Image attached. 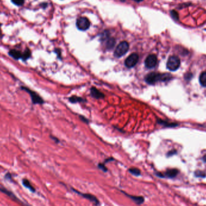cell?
<instances>
[{
    "label": "cell",
    "mask_w": 206,
    "mask_h": 206,
    "mask_svg": "<svg viewBox=\"0 0 206 206\" xmlns=\"http://www.w3.org/2000/svg\"><path fill=\"white\" fill-rule=\"evenodd\" d=\"M173 76L168 73L159 74L151 72L145 77V81L149 84H154L158 81H167L171 80Z\"/></svg>",
    "instance_id": "1"
},
{
    "label": "cell",
    "mask_w": 206,
    "mask_h": 206,
    "mask_svg": "<svg viewBox=\"0 0 206 206\" xmlns=\"http://www.w3.org/2000/svg\"><path fill=\"white\" fill-rule=\"evenodd\" d=\"M129 43L127 41H122L118 44L114 51V55L117 58H120L124 55L128 51Z\"/></svg>",
    "instance_id": "2"
},
{
    "label": "cell",
    "mask_w": 206,
    "mask_h": 206,
    "mask_svg": "<svg viewBox=\"0 0 206 206\" xmlns=\"http://www.w3.org/2000/svg\"><path fill=\"white\" fill-rule=\"evenodd\" d=\"M71 190L78 194V195L82 197L83 198H84V199H86L87 200H89V201H90L91 203H92L93 204V205L95 206H100V200L97 198L96 196H95L94 195H92L91 194H88V193H83L81 192L80 191H78L75 189H74L73 188H71Z\"/></svg>",
    "instance_id": "3"
},
{
    "label": "cell",
    "mask_w": 206,
    "mask_h": 206,
    "mask_svg": "<svg viewBox=\"0 0 206 206\" xmlns=\"http://www.w3.org/2000/svg\"><path fill=\"white\" fill-rule=\"evenodd\" d=\"M21 89L23 90H25L30 95L33 104H43L44 103L43 100L34 91L24 86H21Z\"/></svg>",
    "instance_id": "4"
},
{
    "label": "cell",
    "mask_w": 206,
    "mask_h": 206,
    "mask_svg": "<svg viewBox=\"0 0 206 206\" xmlns=\"http://www.w3.org/2000/svg\"><path fill=\"white\" fill-rule=\"evenodd\" d=\"M180 66V60L176 55L170 56L168 60L166 66L167 68L171 71H177Z\"/></svg>",
    "instance_id": "5"
},
{
    "label": "cell",
    "mask_w": 206,
    "mask_h": 206,
    "mask_svg": "<svg viewBox=\"0 0 206 206\" xmlns=\"http://www.w3.org/2000/svg\"><path fill=\"white\" fill-rule=\"evenodd\" d=\"M179 174V170L177 169H168L164 173H156V175L160 178H175Z\"/></svg>",
    "instance_id": "6"
},
{
    "label": "cell",
    "mask_w": 206,
    "mask_h": 206,
    "mask_svg": "<svg viewBox=\"0 0 206 206\" xmlns=\"http://www.w3.org/2000/svg\"><path fill=\"white\" fill-rule=\"evenodd\" d=\"M139 57L137 53H132L125 60V65L127 68L134 67L138 62Z\"/></svg>",
    "instance_id": "7"
},
{
    "label": "cell",
    "mask_w": 206,
    "mask_h": 206,
    "mask_svg": "<svg viewBox=\"0 0 206 206\" xmlns=\"http://www.w3.org/2000/svg\"><path fill=\"white\" fill-rule=\"evenodd\" d=\"M76 25L79 30L81 31H85L89 28L90 22L87 17H81L77 19L76 22Z\"/></svg>",
    "instance_id": "8"
},
{
    "label": "cell",
    "mask_w": 206,
    "mask_h": 206,
    "mask_svg": "<svg viewBox=\"0 0 206 206\" xmlns=\"http://www.w3.org/2000/svg\"><path fill=\"white\" fill-rule=\"evenodd\" d=\"M157 63V56L154 54H150L148 55L145 60V66L148 69H152L154 68Z\"/></svg>",
    "instance_id": "9"
},
{
    "label": "cell",
    "mask_w": 206,
    "mask_h": 206,
    "mask_svg": "<svg viewBox=\"0 0 206 206\" xmlns=\"http://www.w3.org/2000/svg\"><path fill=\"white\" fill-rule=\"evenodd\" d=\"M120 191L122 194H124L127 197H128V198L132 200L137 205H141V204H144V203L145 202V198H144V197L143 196H137V195H130V194H127V192H124V191L121 190Z\"/></svg>",
    "instance_id": "10"
},
{
    "label": "cell",
    "mask_w": 206,
    "mask_h": 206,
    "mask_svg": "<svg viewBox=\"0 0 206 206\" xmlns=\"http://www.w3.org/2000/svg\"><path fill=\"white\" fill-rule=\"evenodd\" d=\"M0 191H1L2 193H4V194H6L7 196H8L10 198H11L13 200H14V201H17V203H20V204H22V205H24V206H25V205H27V204H24L22 201H21L19 199H18L11 192H10V191H9L8 190H7V189H5V188H0Z\"/></svg>",
    "instance_id": "11"
},
{
    "label": "cell",
    "mask_w": 206,
    "mask_h": 206,
    "mask_svg": "<svg viewBox=\"0 0 206 206\" xmlns=\"http://www.w3.org/2000/svg\"><path fill=\"white\" fill-rule=\"evenodd\" d=\"M90 95L96 99H101L104 97V95L94 87H92L90 89Z\"/></svg>",
    "instance_id": "12"
},
{
    "label": "cell",
    "mask_w": 206,
    "mask_h": 206,
    "mask_svg": "<svg viewBox=\"0 0 206 206\" xmlns=\"http://www.w3.org/2000/svg\"><path fill=\"white\" fill-rule=\"evenodd\" d=\"M8 54L10 57L13 58L15 60H19L22 58V53L16 49H11L8 52Z\"/></svg>",
    "instance_id": "13"
},
{
    "label": "cell",
    "mask_w": 206,
    "mask_h": 206,
    "mask_svg": "<svg viewBox=\"0 0 206 206\" xmlns=\"http://www.w3.org/2000/svg\"><path fill=\"white\" fill-rule=\"evenodd\" d=\"M22 184L23 185L27 188V189H28L31 192H36V189H34V188L31 185V184L30 183V182L27 180V179H23L22 180Z\"/></svg>",
    "instance_id": "14"
},
{
    "label": "cell",
    "mask_w": 206,
    "mask_h": 206,
    "mask_svg": "<svg viewBox=\"0 0 206 206\" xmlns=\"http://www.w3.org/2000/svg\"><path fill=\"white\" fill-rule=\"evenodd\" d=\"M128 172L132 174L133 176H136V177H139L141 175V170L138 168H135V167H133V168H130L129 170H128Z\"/></svg>",
    "instance_id": "15"
},
{
    "label": "cell",
    "mask_w": 206,
    "mask_h": 206,
    "mask_svg": "<svg viewBox=\"0 0 206 206\" xmlns=\"http://www.w3.org/2000/svg\"><path fill=\"white\" fill-rule=\"evenodd\" d=\"M200 83L203 87H206V71L203 72L200 76Z\"/></svg>",
    "instance_id": "16"
},
{
    "label": "cell",
    "mask_w": 206,
    "mask_h": 206,
    "mask_svg": "<svg viewBox=\"0 0 206 206\" xmlns=\"http://www.w3.org/2000/svg\"><path fill=\"white\" fill-rule=\"evenodd\" d=\"M31 51L29 49H27L23 53H22V58L21 59L24 61H26L27 60H28L30 57H31Z\"/></svg>",
    "instance_id": "17"
},
{
    "label": "cell",
    "mask_w": 206,
    "mask_h": 206,
    "mask_svg": "<svg viewBox=\"0 0 206 206\" xmlns=\"http://www.w3.org/2000/svg\"><path fill=\"white\" fill-rule=\"evenodd\" d=\"M115 40L114 38H110L107 42V48L108 49H112L114 47L115 45Z\"/></svg>",
    "instance_id": "18"
},
{
    "label": "cell",
    "mask_w": 206,
    "mask_h": 206,
    "mask_svg": "<svg viewBox=\"0 0 206 206\" xmlns=\"http://www.w3.org/2000/svg\"><path fill=\"white\" fill-rule=\"evenodd\" d=\"M69 100L72 103H78V102H82L84 101V100L80 97H77V96H73L72 97H70L69 98Z\"/></svg>",
    "instance_id": "19"
},
{
    "label": "cell",
    "mask_w": 206,
    "mask_h": 206,
    "mask_svg": "<svg viewBox=\"0 0 206 206\" xmlns=\"http://www.w3.org/2000/svg\"><path fill=\"white\" fill-rule=\"evenodd\" d=\"M158 122L160 124H162L166 127H175V126H177L178 125L177 124H173V123H169L168 122H165L164 121H162V120H159L158 121Z\"/></svg>",
    "instance_id": "20"
},
{
    "label": "cell",
    "mask_w": 206,
    "mask_h": 206,
    "mask_svg": "<svg viewBox=\"0 0 206 206\" xmlns=\"http://www.w3.org/2000/svg\"><path fill=\"white\" fill-rule=\"evenodd\" d=\"M98 168L100 170H101L102 171H103L104 173H107L108 171V169L105 166V163H99L98 165Z\"/></svg>",
    "instance_id": "21"
},
{
    "label": "cell",
    "mask_w": 206,
    "mask_h": 206,
    "mask_svg": "<svg viewBox=\"0 0 206 206\" xmlns=\"http://www.w3.org/2000/svg\"><path fill=\"white\" fill-rule=\"evenodd\" d=\"M11 1L16 5H22L24 2V0H11Z\"/></svg>",
    "instance_id": "22"
},
{
    "label": "cell",
    "mask_w": 206,
    "mask_h": 206,
    "mask_svg": "<svg viewBox=\"0 0 206 206\" xmlns=\"http://www.w3.org/2000/svg\"><path fill=\"white\" fill-rule=\"evenodd\" d=\"M5 180H7L8 181H10V182H13V180H12V177H11V175L10 173H8L5 174Z\"/></svg>",
    "instance_id": "23"
},
{
    "label": "cell",
    "mask_w": 206,
    "mask_h": 206,
    "mask_svg": "<svg viewBox=\"0 0 206 206\" xmlns=\"http://www.w3.org/2000/svg\"><path fill=\"white\" fill-rule=\"evenodd\" d=\"M195 175L197 177H204L205 176V174H204V173L203 172H200V171H197L195 173Z\"/></svg>",
    "instance_id": "24"
},
{
    "label": "cell",
    "mask_w": 206,
    "mask_h": 206,
    "mask_svg": "<svg viewBox=\"0 0 206 206\" xmlns=\"http://www.w3.org/2000/svg\"><path fill=\"white\" fill-rule=\"evenodd\" d=\"M192 76H193V75L191 73L186 74L185 75V79L186 80H190L192 77Z\"/></svg>",
    "instance_id": "25"
},
{
    "label": "cell",
    "mask_w": 206,
    "mask_h": 206,
    "mask_svg": "<svg viewBox=\"0 0 206 206\" xmlns=\"http://www.w3.org/2000/svg\"><path fill=\"white\" fill-rule=\"evenodd\" d=\"M175 153H176V151H170V152H169V153H168L167 156H173V154H174Z\"/></svg>",
    "instance_id": "26"
},
{
    "label": "cell",
    "mask_w": 206,
    "mask_h": 206,
    "mask_svg": "<svg viewBox=\"0 0 206 206\" xmlns=\"http://www.w3.org/2000/svg\"><path fill=\"white\" fill-rule=\"evenodd\" d=\"M203 161H204V162H206V155H205V156L203 157Z\"/></svg>",
    "instance_id": "27"
},
{
    "label": "cell",
    "mask_w": 206,
    "mask_h": 206,
    "mask_svg": "<svg viewBox=\"0 0 206 206\" xmlns=\"http://www.w3.org/2000/svg\"><path fill=\"white\" fill-rule=\"evenodd\" d=\"M1 28H0V36H1Z\"/></svg>",
    "instance_id": "28"
}]
</instances>
